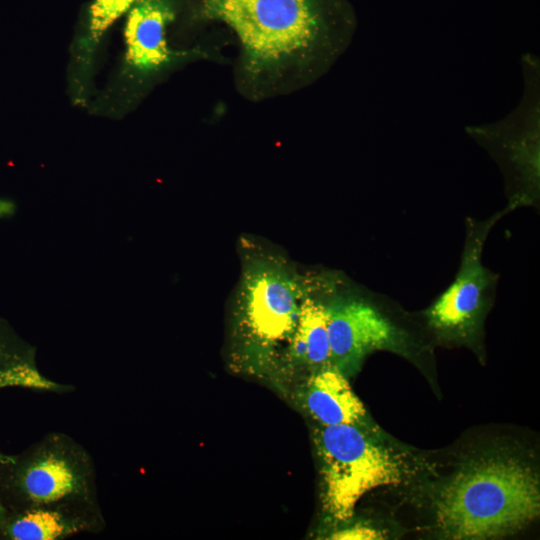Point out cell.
Instances as JSON below:
<instances>
[{
  "instance_id": "ba28073f",
  "label": "cell",
  "mask_w": 540,
  "mask_h": 540,
  "mask_svg": "<svg viewBox=\"0 0 540 540\" xmlns=\"http://www.w3.org/2000/svg\"><path fill=\"white\" fill-rule=\"evenodd\" d=\"M177 4L178 0H136L126 13L124 65L130 77L152 76L173 60L166 37Z\"/></svg>"
},
{
  "instance_id": "52a82bcc",
  "label": "cell",
  "mask_w": 540,
  "mask_h": 540,
  "mask_svg": "<svg viewBox=\"0 0 540 540\" xmlns=\"http://www.w3.org/2000/svg\"><path fill=\"white\" fill-rule=\"evenodd\" d=\"M524 80L518 105L492 123L465 127L499 167L504 180L506 208L540 205V61L526 53L521 58Z\"/></svg>"
},
{
  "instance_id": "6da1fadb",
  "label": "cell",
  "mask_w": 540,
  "mask_h": 540,
  "mask_svg": "<svg viewBox=\"0 0 540 540\" xmlns=\"http://www.w3.org/2000/svg\"><path fill=\"white\" fill-rule=\"evenodd\" d=\"M199 11L233 30L245 70L259 79L293 70L306 81L321 76L345 51L355 27L343 0H202Z\"/></svg>"
},
{
  "instance_id": "5bb4252c",
  "label": "cell",
  "mask_w": 540,
  "mask_h": 540,
  "mask_svg": "<svg viewBox=\"0 0 540 540\" xmlns=\"http://www.w3.org/2000/svg\"><path fill=\"white\" fill-rule=\"evenodd\" d=\"M334 540H380L387 538L386 533L368 522L350 521L336 526L326 537Z\"/></svg>"
},
{
  "instance_id": "30bf717a",
  "label": "cell",
  "mask_w": 540,
  "mask_h": 540,
  "mask_svg": "<svg viewBox=\"0 0 540 540\" xmlns=\"http://www.w3.org/2000/svg\"><path fill=\"white\" fill-rule=\"evenodd\" d=\"M296 405L315 425H354L372 423L348 377L334 366H326L300 378L293 392Z\"/></svg>"
},
{
  "instance_id": "9a60e30c",
  "label": "cell",
  "mask_w": 540,
  "mask_h": 540,
  "mask_svg": "<svg viewBox=\"0 0 540 540\" xmlns=\"http://www.w3.org/2000/svg\"><path fill=\"white\" fill-rule=\"evenodd\" d=\"M52 384L28 366H16L0 372V388L6 386L48 388Z\"/></svg>"
},
{
  "instance_id": "277c9868",
  "label": "cell",
  "mask_w": 540,
  "mask_h": 540,
  "mask_svg": "<svg viewBox=\"0 0 540 540\" xmlns=\"http://www.w3.org/2000/svg\"><path fill=\"white\" fill-rule=\"evenodd\" d=\"M312 442L322 511L335 527L353 518L366 493L410 484L428 469L425 459L386 438L377 425H314Z\"/></svg>"
},
{
  "instance_id": "7c38bea8",
  "label": "cell",
  "mask_w": 540,
  "mask_h": 540,
  "mask_svg": "<svg viewBox=\"0 0 540 540\" xmlns=\"http://www.w3.org/2000/svg\"><path fill=\"white\" fill-rule=\"evenodd\" d=\"M76 478L63 459L50 456L35 463L26 472L24 485L29 496L37 502H54L70 494Z\"/></svg>"
},
{
  "instance_id": "8fae6325",
  "label": "cell",
  "mask_w": 540,
  "mask_h": 540,
  "mask_svg": "<svg viewBox=\"0 0 540 540\" xmlns=\"http://www.w3.org/2000/svg\"><path fill=\"white\" fill-rule=\"evenodd\" d=\"M136 0H93L74 44V82L82 94L99 45L110 27L129 11Z\"/></svg>"
},
{
  "instance_id": "5b68a950",
  "label": "cell",
  "mask_w": 540,
  "mask_h": 540,
  "mask_svg": "<svg viewBox=\"0 0 540 540\" xmlns=\"http://www.w3.org/2000/svg\"><path fill=\"white\" fill-rule=\"evenodd\" d=\"M326 309L331 365L347 377L377 351L415 362L431 352L418 312H406L387 295L357 285L338 271L327 294Z\"/></svg>"
},
{
  "instance_id": "8992f818",
  "label": "cell",
  "mask_w": 540,
  "mask_h": 540,
  "mask_svg": "<svg viewBox=\"0 0 540 540\" xmlns=\"http://www.w3.org/2000/svg\"><path fill=\"white\" fill-rule=\"evenodd\" d=\"M511 212L506 207L485 219H465L460 264L453 281L418 312L431 340L466 346L481 354L484 321L497 292L499 275L483 264V250L493 227Z\"/></svg>"
},
{
  "instance_id": "3957f363",
  "label": "cell",
  "mask_w": 540,
  "mask_h": 540,
  "mask_svg": "<svg viewBox=\"0 0 540 540\" xmlns=\"http://www.w3.org/2000/svg\"><path fill=\"white\" fill-rule=\"evenodd\" d=\"M245 255L232 318V366L249 375L275 376L296 326L303 299L326 271L300 274L277 255Z\"/></svg>"
},
{
  "instance_id": "9c48e42d",
  "label": "cell",
  "mask_w": 540,
  "mask_h": 540,
  "mask_svg": "<svg viewBox=\"0 0 540 540\" xmlns=\"http://www.w3.org/2000/svg\"><path fill=\"white\" fill-rule=\"evenodd\" d=\"M336 273L327 270L322 284L303 299L296 326L275 375L277 378L303 377L331 365L326 298Z\"/></svg>"
},
{
  "instance_id": "7a4b0ae2",
  "label": "cell",
  "mask_w": 540,
  "mask_h": 540,
  "mask_svg": "<svg viewBox=\"0 0 540 540\" xmlns=\"http://www.w3.org/2000/svg\"><path fill=\"white\" fill-rule=\"evenodd\" d=\"M434 525L454 540L512 535L540 513L539 473L520 450L494 446L458 463L434 489Z\"/></svg>"
},
{
  "instance_id": "4fadbf2b",
  "label": "cell",
  "mask_w": 540,
  "mask_h": 540,
  "mask_svg": "<svg viewBox=\"0 0 540 540\" xmlns=\"http://www.w3.org/2000/svg\"><path fill=\"white\" fill-rule=\"evenodd\" d=\"M66 530L61 516L54 511L28 512L12 526L16 540H54Z\"/></svg>"
}]
</instances>
